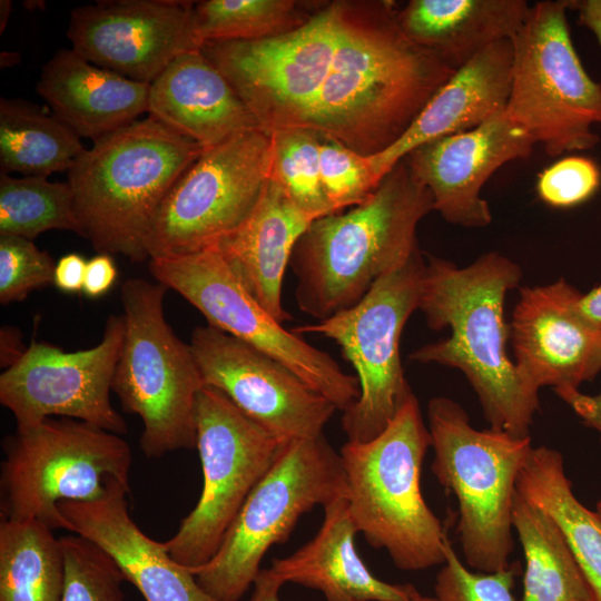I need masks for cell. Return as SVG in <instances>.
Returning a JSON list of instances; mask_svg holds the SVG:
<instances>
[{
    "instance_id": "6da1fadb",
    "label": "cell",
    "mask_w": 601,
    "mask_h": 601,
    "mask_svg": "<svg viewBox=\"0 0 601 601\" xmlns=\"http://www.w3.org/2000/svg\"><path fill=\"white\" fill-rule=\"evenodd\" d=\"M454 71L406 37L393 2L346 1L306 129L361 155L380 154L404 135Z\"/></svg>"
},
{
    "instance_id": "7a4b0ae2",
    "label": "cell",
    "mask_w": 601,
    "mask_h": 601,
    "mask_svg": "<svg viewBox=\"0 0 601 601\" xmlns=\"http://www.w3.org/2000/svg\"><path fill=\"white\" fill-rule=\"evenodd\" d=\"M521 275L519 265L499 253L484 254L462 268L427 256L418 309L430 328L449 327L451 334L413 351L410 359L460 370L490 427L526 437L540 410L539 396L508 356L511 328L504 318L505 295L519 285Z\"/></svg>"
},
{
    "instance_id": "3957f363",
    "label": "cell",
    "mask_w": 601,
    "mask_h": 601,
    "mask_svg": "<svg viewBox=\"0 0 601 601\" xmlns=\"http://www.w3.org/2000/svg\"><path fill=\"white\" fill-rule=\"evenodd\" d=\"M432 210L431 191L402 159L363 203L315 219L289 262L298 308L323 321L355 305L420 250L417 225Z\"/></svg>"
},
{
    "instance_id": "277c9868",
    "label": "cell",
    "mask_w": 601,
    "mask_h": 601,
    "mask_svg": "<svg viewBox=\"0 0 601 601\" xmlns=\"http://www.w3.org/2000/svg\"><path fill=\"white\" fill-rule=\"evenodd\" d=\"M203 150L151 117L95 140L68 170L82 237L97 254L144 262L164 200Z\"/></svg>"
},
{
    "instance_id": "5b68a950",
    "label": "cell",
    "mask_w": 601,
    "mask_h": 601,
    "mask_svg": "<svg viewBox=\"0 0 601 601\" xmlns=\"http://www.w3.org/2000/svg\"><path fill=\"white\" fill-rule=\"evenodd\" d=\"M414 394L374 439L347 441L339 451L351 516L367 543L387 552L403 571L445 562L450 541L421 491V472L431 446Z\"/></svg>"
},
{
    "instance_id": "8992f818",
    "label": "cell",
    "mask_w": 601,
    "mask_h": 601,
    "mask_svg": "<svg viewBox=\"0 0 601 601\" xmlns=\"http://www.w3.org/2000/svg\"><path fill=\"white\" fill-rule=\"evenodd\" d=\"M434 459L432 473L459 504L457 533L466 564L482 573L509 568L513 551V504L531 437L479 431L449 397L427 405Z\"/></svg>"
},
{
    "instance_id": "52a82bcc",
    "label": "cell",
    "mask_w": 601,
    "mask_h": 601,
    "mask_svg": "<svg viewBox=\"0 0 601 601\" xmlns=\"http://www.w3.org/2000/svg\"><path fill=\"white\" fill-rule=\"evenodd\" d=\"M1 469V510L8 520L69 524L59 504L95 502L130 492L131 450L119 435L61 417L8 436Z\"/></svg>"
},
{
    "instance_id": "ba28073f",
    "label": "cell",
    "mask_w": 601,
    "mask_h": 601,
    "mask_svg": "<svg viewBox=\"0 0 601 601\" xmlns=\"http://www.w3.org/2000/svg\"><path fill=\"white\" fill-rule=\"evenodd\" d=\"M167 289L138 277L120 289L126 332L111 391L125 412L140 416L148 457L196 447V404L205 386L190 345L165 318Z\"/></svg>"
},
{
    "instance_id": "9c48e42d",
    "label": "cell",
    "mask_w": 601,
    "mask_h": 601,
    "mask_svg": "<svg viewBox=\"0 0 601 601\" xmlns=\"http://www.w3.org/2000/svg\"><path fill=\"white\" fill-rule=\"evenodd\" d=\"M345 494L341 455L324 435L286 442L249 493L216 554L191 572L216 601H240L269 548L284 543L303 514Z\"/></svg>"
},
{
    "instance_id": "30bf717a",
    "label": "cell",
    "mask_w": 601,
    "mask_h": 601,
    "mask_svg": "<svg viewBox=\"0 0 601 601\" xmlns=\"http://www.w3.org/2000/svg\"><path fill=\"white\" fill-rule=\"evenodd\" d=\"M570 0L531 6L511 39L512 82L504 110L549 156L591 149L600 141L601 85L590 78L573 46Z\"/></svg>"
},
{
    "instance_id": "8fae6325",
    "label": "cell",
    "mask_w": 601,
    "mask_h": 601,
    "mask_svg": "<svg viewBox=\"0 0 601 601\" xmlns=\"http://www.w3.org/2000/svg\"><path fill=\"white\" fill-rule=\"evenodd\" d=\"M425 260L421 250L378 278L352 307L315 324L294 327L298 335L317 334L336 342L354 367L359 398L343 412L347 441L377 436L413 394L401 361L403 328L418 309Z\"/></svg>"
},
{
    "instance_id": "7c38bea8",
    "label": "cell",
    "mask_w": 601,
    "mask_h": 601,
    "mask_svg": "<svg viewBox=\"0 0 601 601\" xmlns=\"http://www.w3.org/2000/svg\"><path fill=\"white\" fill-rule=\"evenodd\" d=\"M285 443L244 414L221 391L208 385L201 388L196 404V447L203 489L175 535L164 542L177 563L194 571L211 560Z\"/></svg>"
},
{
    "instance_id": "4fadbf2b",
    "label": "cell",
    "mask_w": 601,
    "mask_h": 601,
    "mask_svg": "<svg viewBox=\"0 0 601 601\" xmlns=\"http://www.w3.org/2000/svg\"><path fill=\"white\" fill-rule=\"evenodd\" d=\"M346 1L326 4L298 28L257 40L206 42L224 75L268 135L306 128L329 71Z\"/></svg>"
},
{
    "instance_id": "5bb4252c",
    "label": "cell",
    "mask_w": 601,
    "mask_h": 601,
    "mask_svg": "<svg viewBox=\"0 0 601 601\" xmlns=\"http://www.w3.org/2000/svg\"><path fill=\"white\" fill-rule=\"evenodd\" d=\"M155 279L180 294L209 325L287 366L344 412L361 395L356 376L326 352L286 329L244 288L215 247L148 263Z\"/></svg>"
},
{
    "instance_id": "9a60e30c",
    "label": "cell",
    "mask_w": 601,
    "mask_h": 601,
    "mask_svg": "<svg viewBox=\"0 0 601 601\" xmlns=\"http://www.w3.org/2000/svg\"><path fill=\"white\" fill-rule=\"evenodd\" d=\"M270 135L262 129L206 148L164 200L146 240L150 259L216 245L254 210L269 179Z\"/></svg>"
},
{
    "instance_id": "2e32d148",
    "label": "cell",
    "mask_w": 601,
    "mask_h": 601,
    "mask_svg": "<svg viewBox=\"0 0 601 601\" xmlns=\"http://www.w3.org/2000/svg\"><path fill=\"white\" fill-rule=\"evenodd\" d=\"M125 332V315H110L101 341L91 348L65 352L33 341L0 375V402L14 416L17 430L60 416L125 434L127 424L110 402Z\"/></svg>"
},
{
    "instance_id": "e0dca14e",
    "label": "cell",
    "mask_w": 601,
    "mask_h": 601,
    "mask_svg": "<svg viewBox=\"0 0 601 601\" xmlns=\"http://www.w3.org/2000/svg\"><path fill=\"white\" fill-rule=\"evenodd\" d=\"M205 385L283 442L323 435L336 406L287 366L209 324L189 343Z\"/></svg>"
},
{
    "instance_id": "ac0fdd59",
    "label": "cell",
    "mask_w": 601,
    "mask_h": 601,
    "mask_svg": "<svg viewBox=\"0 0 601 601\" xmlns=\"http://www.w3.org/2000/svg\"><path fill=\"white\" fill-rule=\"evenodd\" d=\"M194 3L178 0L97 1L71 11L67 36L87 61L151 83L179 55L200 49Z\"/></svg>"
},
{
    "instance_id": "d6986e66",
    "label": "cell",
    "mask_w": 601,
    "mask_h": 601,
    "mask_svg": "<svg viewBox=\"0 0 601 601\" xmlns=\"http://www.w3.org/2000/svg\"><path fill=\"white\" fill-rule=\"evenodd\" d=\"M582 293L565 282L521 289L511 328L515 365L533 391L560 398L601 372V326L581 311Z\"/></svg>"
},
{
    "instance_id": "ffe728a7",
    "label": "cell",
    "mask_w": 601,
    "mask_h": 601,
    "mask_svg": "<svg viewBox=\"0 0 601 601\" xmlns=\"http://www.w3.org/2000/svg\"><path fill=\"white\" fill-rule=\"evenodd\" d=\"M535 145L502 112L469 131L423 144L403 159L431 191L434 210L444 220L482 228L492 221L489 203L481 197L483 186L506 162L528 158Z\"/></svg>"
},
{
    "instance_id": "44dd1931",
    "label": "cell",
    "mask_w": 601,
    "mask_h": 601,
    "mask_svg": "<svg viewBox=\"0 0 601 601\" xmlns=\"http://www.w3.org/2000/svg\"><path fill=\"white\" fill-rule=\"evenodd\" d=\"M511 40L494 42L456 69L404 135L368 156L380 180L408 152L434 139L469 131L504 112L512 82Z\"/></svg>"
},
{
    "instance_id": "7402d4cb",
    "label": "cell",
    "mask_w": 601,
    "mask_h": 601,
    "mask_svg": "<svg viewBox=\"0 0 601 601\" xmlns=\"http://www.w3.org/2000/svg\"><path fill=\"white\" fill-rule=\"evenodd\" d=\"M126 493L95 502L59 504L69 532L107 552L146 601H216L188 568L177 563L164 542L146 535L131 519Z\"/></svg>"
},
{
    "instance_id": "603a6c76",
    "label": "cell",
    "mask_w": 601,
    "mask_h": 601,
    "mask_svg": "<svg viewBox=\"0 0 601 601\" xmlns=\"http://www.w3.org/2000/svg\"><path fill=\"white\" fill-rule=\"evenodd\" d=\"M147 112L204 149L260 129L235 89L200 49L176 57L150 83Z\"/></svg>"
},
{
    "instance_id": "cb8c5ba5",
    "label": "cell",
    "mask_w": 601,
    "mask_h": 601,
    "mask_svg": "<svg viewBox=\"0 0 601 601\" xmlns=\"http://www.w3.org/2000/svg\"><path fill=\"white\" fill-rule=\"evenodd\" d=\"M315 218L268 179L250 215L215 247L244 288L279 323L292 319L283 283L294 247Z\"/></svg>"
},
{
    "instance_id": "d4e9b609",
    "label": "cell",
    "mask_w": 601,
    "mask_h": 601,
    "mask_svg": "<svg viewBox=\"0 0 601 601\" xmlns=\"http://www.w3.org/2000/svg\"><path fill=\"white\" fill-rule=\"evenodd\" d=\"M150 83L96 66L72 49H60L43 66L37 91L53 116L93 141L148 111Z\"/></svg>"
},
{
    "instance_id": "484cf974",
    "label": "cell",
    "mask_w": 601,
    "mask_h": 601,
    "mask_svg": "<svg viewBox=\"0 0 601 601\" xmlns=\"http://www.w3.org/2000/svg\"><path fill=\"white\" fill-rule=\"evenodd\" d=\"M324 509L316 535L282 559L270 570L285 583L318 590L325 601H407L418 594L413 584H392L376 578L355 546L358 530L351 516L345 495Z\"/></svg>"
},
{
    "instance_id": "4316f807",
    "label": "cell",
    "mask_w": 601,
    "mask_h": 601,
    "mask_svg": "<svg viewBox=\"0 0 601 601\" xmlns=\"http://www.w3.org/2000/svg\"><path fill=\"white\" fill-rule=\"evenodd\" d=\"M530 9L525 0H412L397 20L407 38L456 70L487 46L511 40Z\"/></svg>"
},
{
    "instance_id": "83f0119b",
    "label": "cell",
    "mask_w": 601,
    "mask_h": 601,
    "mask_svg": "<svg viewBox=\"0 0 601 601\" xmlns=\"http://www.w3.org/2000/svg\"><path fill=\"white\" fill-rule=\"evenodd\" d=\"M516 491L551 515L561 528L594 601H601V518L574 495L562 454L545 445L532 447Z\"/></svg>"
},
{
    "instance_id": "f1b7e54d",
    "label": "cell",
    "mask_w": 601,
    "mask_h": 601,
    "mask_svg": "<svg viewBox=\"0 0 601 601\" xmlns=\"http://www.w3.org/2000/svg\"><path fill=\"white\" fill-rule=\"evenodd\" d=\"M513 529L525 558L521 601H594L559 524L518 491Z\"/></svg>"
},
{
    "instance_id": "f546056e",
    "label": "cell",
    "mask_w": 601,
    "mask_h": 601,
    "mask_svg": "<svg viewBox=\"0 0 601 601\" xmlns=\"http://www.w3.org/2000/svg\"><path fill=\"white\" fill-rule=\"evenodd\" d=\"M65 552L60 538L37 520L0 523V601H61Z\"/></svg>"
},
{
    "instance_id": "4dcf8cb0",
    "label": "cell",
    "mask_w": 601,
    "mask_h": 601,
    "mask_svg": "<svg viewBox=\"0 0 601 601\" xmlns=\"http://www.w3.org/2000/svg\"><path fill=\"white\" fill-rule=\"evenodd\" d=\"M85 149L73 130L36 105L20 99L0 100L1 174L48 177L69 170Z\"/></svg>"
},
{
    "instance_id": "1f68e13d",
    "label": "cell",
    "mask_w": 601,
    "mask_h": 601,
    "mask_svg": "<svg viewBox=\"0 0 601 601\" xmlns=\"http://www.w3.org/2000/svg\"><path fill=\"white\" fill-rule=\"evenodd\" d=\"M51 229L82 237L69 183L50 181L46 176L16 178L0 174V236L33 240Z\"/></svg>"
},
{
    "instance_id": "d6a6232c",
    "label": "cell",
    "mask_w": 601,
    "mask_h": 601,
    "mask_svg": "<svg viewBox=\"0 0 601 601\" xmlns=\"http://www.w3.org/2000/svg\"><path fill=\"white\" fill-rule=\"evenodd\" d=\"M295 0H205L194 3V28L201 47L206 42L257 40L292 31L306 17Z\"/></svg>"
},
{
    "instance_id": "836d02e7",
    "label": "cell",
    "mask_w": 601,
    "mask_h": 601,
    "mask_svg": "<svg viewBox=\"0 0 601 601\" xmlns=\"http://www.w3.org/2000/svg\"><path fill=\"white\" fill-rule=\"evenodd\" d=\"M321 141L317 132L306 128L284 129L270 135L269 178L315 219L335 214L322 186Z\"/></svg>"
},
{
    "instance_id": "e575fe53",
    "label": "cell",
    "mask_w": 601,
    "mask_h": 601,
    "mask_svg": "<svg viewBox=\"0 0 601 601\" xmlns=\"http://www.w3.org/2000/svg\"><path fill=\"white\" fill-rule=\"evenodd\" d=\"M60 539L66 570L61 601H124L125 577L107 552L75 533Z\"/></svg>"
},
{
    "instance_id": "d590c367",
    "label": "cell",
    "mask_w": 601,
    "mask_h": 601,
    "mask_svg": "<svg viewBox=\"0 0 601 601\" xmlns=\"http://www.w3.org/2000/svg\"><path fill=\"white\" fill-rule=\"evenodd\" d=\"M319 170L324 194L334 213L359 205L378 187L368 156L322 137Z\"/></svg>"
},
{
    "instance_id": "8d00e7d4",
    "label": "cell",
    "mask_w": 601,
    "mask_h": 601,
    "mask_svg": "<svg viewBox=\"0 0 601 601\" xmlns=\"http://www.w3.org/2000/svg\"><path fill=\"white\" fill-rule=\"evenodd\" d=\"M56 263L32 240L0 236V303L22 302L28 295L53 284Z\"/></svg>"
},
{
    "instance_id": "74e56055",
    "label": "cell",
    "mask_w": 601,
    "mask_h": 601,
    "mask_svg": "<svg viewBox=\"0 0 601 601\" xmlns=\"http://www.w3.org/2000/svg\"><path fill=\"white\" fill-rule=\"evenodd\" d=\"M445 556L434 585L440 601H515L512 589L520 572L518 562L497 572H472L461 562L450 541Z\"/></svg>"
},
{
    "instance_id": "f35d334b",
    "label": "cell",
    "mask_w": 601,
    "mask_h": 601,
    "mask_svg": "<svg viewBox=\"0 0 601 601\" xmlns=\"http://www.w3.org/2000/svg\"><path fill=\"white\" fill-rule=\"evenodd\" d=\"M601 185V169L589 157L568 156L538 175L540 199L554 208H571L588 201Z\"/></svg>"
},
{
    "instance_id": "ab89813d",
    "label": "cell",
    "mask_w": 601,
    "mask_h": 601,
    "mask_svg": "<svg viewBox=\"0 0 601 601\" xmlns=\"http://www.w3.org/2000/svg\"><path fill=\"white\" fill-rule=\"evenodd\" d=\"M117 268L109 254H97L88 260L82 293L98 298L110 290L117 279Z\"/></svg>"
},
{
    "instance_id": "60d3db41",
    "label": "cell",
    "mask_w": 601,
    "mask_h": 601,
    "mask_svg": "<svg viewBox=\"0 0 601 601\" xmlns=\"http://www.w3.org/2000/svg\"><path fill=\"white\" fill-rule=\"evenodd\" d=\"M87 263L78 253L66 254L56 263L53 285L68 294L82 292Z\"/></svg>"
},
{
    "instance_id": "b9f144b4",
    "label": "cell",
    "mask_w": 601,
    "mask_h": 601,
    "mask_svg": "<svg viewBox=\"0 0 601 601\" xmlns=\"http://www.w3.org/2000/svg\"><path fill=\"white\" fill-rule=\"evenodd\" d=\"M561 400L570 405L584 425L595 430L601 439V393L587 395L575 391L564 395Z\"/></svg>"
},
{
    "instance_id": "7bdbcfd3",
    "label": "cell",
    "mask_w": 601,
    "mask_h": 601,
    "mask_svg": "<svg viewBox=\"0 0 601 601\" xmlns=\"http://www.w3.org/2000/svg\"><path fill=\"white\" fill-rule=\"evenodd\" d=\"M570 9L577 11L578 23L589 29L601 47V0H570Z\"/></svg>"
},
{
    "instance_id": "ee69618b",
    "label": "cell",
    "mask_w": 601,
    "mask_h": 601,
    "mask_svg": "<svg viewBox=\"0 0 601 601\" xmlns=\"http://www.w3.org/2000/svg\"><path fill=\"white\" fill-rule=\"evenodd\" d=\"M283 585L284 582L269 568L262 569L247 601H280L279 591Z\"/></svg>"
},
{
    "instance_id": "f6af8a7d",
    "label": "cell",
    "mask_w": 601,
    "mask_h": 601,
    "mask_svg": "<svg viewBox=\"0 0 601 601\" xmlns=\"http://www.w3.org/2000/svg\"><path fill=\"white\" fill-rule=\"evenodd\" d=\"M1 366L10 367L18 362L28 347L22 346L21 334L11 326L1 327Z\"/></svg>"
},
{
    "instance_id": "bcb514c9",
    "label": "cell",
    "mask_w": 601,
    "mask_h": 601,
    "mask_svg": "<svg viewBox=\"0 0 601 601\" xmlns=\"http://www.w3.org/2000/svg\"><path fill=\"white\" fill-rule=\"evenodd\" d=\"M580 306L583 314L595 325L601 326V285L582 294Z\"/></svg>"
},
{
    "instance_id": "7dc6e473",
    "label": "cell",
    "mask_w": 601,
    "mask_h": 601,
    "mask_svg": "<svg viewBox=\"0 0 601 601\" xmlns=\"http://www.w3.org/2000/svg\"><path fill=\"white\" fill-rule=\"evenodd\" d=\"M407 601H440L435 595L434 597H427V595H423L421 593L416 594L415 597H413L412 599L407 600Z\"/></svg>"
},
{
    "instance_id": "c3c4849f",
    "label": "cell",
    "mask_w": 601,
    "mask_h": 601,
    "mask_svg": "<svg viewBox=\"0 0 601 601\" xmlns=\"http://www.w3.org/2000/svg\"><path fill=\"white\" fill-rule=\"evenodd\" d=\"M595 512L599 514V516L601 518V499L598 501L597 503V506H595Z\"/></svg>"
}]
</instances>
